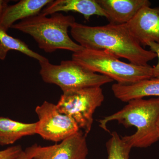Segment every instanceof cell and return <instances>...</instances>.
<instances>
[{"mask_svg": "<svg viewBox=\"0 0 159 159\" xmlns=\"http://www.w3.org/2000/svg\"><path fill=\"white\" fill-rule=\"evenodd\" d=\"M70 32L73 39L84 48L105 50L136 65H147L157 57L155 53L143 48L126 24L89 26L75 22L70 27Z\"/></svg>", "mask_w": 159, "mask_h": 159, "instance_id": "cell-1", "label": "cell"}, {"mask_svg": "<svg viewBox=\"0 0 159 159\" xmlns=\"http://www.w3.org/2000/svg\"><path fill=\"white\" fill-rule=\"evenodd\" d=\"M120 111L104 117L99 121V126L108 131L107 124L117 121L125 127L136 128L134 134L122 137L132 148H146L159 140L157 122L159 115V97L149 99L139 98L127 102Z\"/></svg>", "mask_w": 159, "mask_h": 159, "instance_id": "cell-2", "label": "cell"}, {"mask_svg": "<svg viewBox=\"0 0 159 159\" xmlns=\"http://www.w3.org/2000/svg\"><path fill=\"white\" fill-rule=\"evenodd\" d=\"M75 22L73 16L60 12L49 17L40 13L15 24L11 28L31 35L39 48L47 53L59 49L76 53L84 48L69 36L68 29Z\"/></svg>", "mask_w": 159, "mask_h": 159, "instance_id": "cell-3", "label": "cell"}, {"mask_svg": "<svg viewBox=\"0 0 159 159\" xmlns=\"http://www.w3.org/2000/svg\"><path fill=\"white\" fill-rule=\"evenodd\" d=\"M72 60L87 70L109 77L119 84H130L152 78V67L123 62L105 50L84 48L73 53Z\"/></svg>", "mask_w": 159, "mask_h": 159, "instance_id": "cell-4", "label": "cell"}, {"mask_svg": "<svg viewBox=\"0 0 159 159\" xmlns=\"http://www.w3.org/2000/svg\"><path fill=\"white\" fill-rule=\"evenodd\" d=\"M39 74L47 83L56 84L63 92L85 88L100 87L114 81L109 77L87 70L72 60L62 61L59 65L49 60L40 62Z\"/></svg>", "mask_w": 159, "mask_h": 159, "instance_id": "cell-5", "label": "cell"}, {"mask_svg": "<svg viewBox=\"0 0 159 159\" xmlns=\"http://www.w3.org/2000/svg\"><path fill=\"white\" fill-rule=\"evenodd\" d=\"M104 99L100 87L85 88L63 92L56 106L61 113L74 119L87 135L92 129L94 112Z\"/></svg>", "mask_w": 159, "mask_h": 159, "instance_id": "cell-6", "label": "cell"}, {"mask_svg": "<svg viewBox=\"0 0 159 159\" xmlns=\"http://www.w3.org/2000/svg\"><path fill=\"white\" fill-rule=\"evenodd\" d=\"M35 111L39 119L36 134L45 140L61 142L80 131L74 119L61 113L56 104L45 101Z\"/></svg>", "mask_w": 159, "mask_h": 159, "instance_id": "cell-7", "label": "cell"}, {"mask_svg": "<svg viewBox=\"0 0 159 159\" xmlns=\"http://www.w3.org/2000/svg\"><path fill=\"white\" fill-rule=\"evenodd\" d=\"M86 136L80 130L60 144L44 147L34 144L25 151L32 159H87L89 149Z\"/></svg>", "mask_w": 159, "mask_h": 159, "instance_id": "cell-8", "label": "cell"}, {"mask_svg": "<svg viewBox=\"0 0 159 159\" xmlns=\"http://www.w3.org/2000/svg\"><path fill=\"white\" fill-rule=\"evenodd\" d=\"M126 25L142 46L149 42L159 44V7H143Z\"/></svg>", "mask_w": 159, "mask_h": 159, "instance_id": "cell-9", "label": "cell"}, {"mask_svg": "<svg viewBox=\"0 0 159 159\" xmlns=\"http://www.w3.org/2000/svg\"><path fill=\"white\" fill-rule=\"evenodd\" d=\"M106 14L110 24L125 25L145 6H151L148 0H97Z\"/></svg>", "mask_w": 159, "mask_h": 159, "instance_id": "cell-10", "label": "cell"}, {"mask_svg": "<svg viewBox=\"0 0 159 159\" xmlns=\"http://www.w3.org/2000/svg\"><path fill=\"white\" fill-rule=\"evenodd\" d=\"M52 0H21L8 6L0 17V29L7 32L14 23L39 14Z\"/></svg>", "mask_w": 159, "mask_h": 159, "instance_id": "cell-11", "label": "cell"}, {"mask_svg": "<svg viewBox=\"0 0 159 159\" xmlns=\"http://www.w3.org/2000/svg\"><path fill=\"white\" fill-rule=\"evenodd\" d=\"M74 11L82 14L89 20L93 15L106 18L105 11L97 0H56L52 1L41 11L45 16L61 11Z\"/></svg>", "mask_w": 159, "mask_h": 159, "instance_id": "cell-12", "label": "cell"}, {"mask_svg": "<svg viewBox=\"0 0 159 159\" xmlns=\"http://www.w3.org/2000/svg\"><path fill=\"white\" fill-rule=\"evenodd\" d=\"M111 89L115 97L122 102L147 97H159V78L152 77L130 84H114Z\"/></svg>", "mask_w": 159, "mask_h": 159, "instance_id": "cell-13", "label": "cell"}, {"mask_svg": "<svg viewBox=\"0 0 159 159\" xmlns=\"http://www.w3.org/2000/svg\"><path fill=\"white\" fill-rule=\"evenodd\" d=\"M36 123H25L0 117V145L13 144L23 137L36 134Z\"/></svg>", "mask_w": 159, "mask_h": 159, "instance_id": "cell-14", "label": "cell"}, {"mask_svg": "<svg viewBox=\"0 0 159 159\" xmlns=\"http://www.w3.org/2000/svg\"><path fill=\"white\" fill-rule=\"evenodd\" d=\"M0 43L7 51L14 50L19 51L29 57L37 60L39 63L48 60L46 57L31 50L22 41L10 36L7 34V32L1 29Z\"/></svg>", "mask_w": 159, "mask_h": 159, "instance_id": "cell-15", "label": "cell"}, {"mask_svg": "<svg viewBox=\"0 0 159 159\" xmlns=\"http://www.w3.org/2000/svg\"><path fill=\"white\" fill-rule=\"evenodd\" d=\"M106 145L108 153L107 159H129L132 147L116 132L112 133Z\"/></svg>", "mask_w": 159, "mask_h": 159, "instance_id": "cell-16", "label": "cell"}, {"mask_svg": "<svg viewBox=\"0 0 159 159\" xmlns=\"http://www.w3.org/2000/svg\"><path fill=\"white\" fill-rule=\"evenodd\" d=\"M22 151L21 146L19 145L0 150V159H15Z\"/></svg>", "mask_w": 159, "mask_h": 159, "instance_id": "cell-17", "label": "cell"}, {"mask_svg": "<svg viewBox=\"0 0 159 159\" xmlns=\"http://www.w3.org/2000/svg\"><path fill=\"white\" fill-rule=\"evenodd\" d=\"M147 46L150 48V51L157 54L158 58V61L157 65L152 67V77L159 78V44L154 42H149Z\"/></svg>", "mask_w": 159, "mask_h": 159, "instance_id": "cell-18", "label": "cell"}, {"mask_svg": "<svg viewBox=\"0 0 159 159\" xmlns=\"http://www.w3.org/2000/svg\"><path fill=\"white\" fill-rule=\"evenodd\" d=\"M8 51L0 43V59L3 60L6 59Z\"/></svg>", "mask_w": 159, "mask_h": 159, "instance_id": "cell-19", "label": "cell"}, {"mask_svg": "<svg viewBox=\"0 0 159 159\" xmlns=\"http://www.w3.org/2000/svg\"><path fill=\"white\" fill-rule=\"evenodd\" d=\"M9 1L0 0V17L2 14L3 11L8 6V3Z\"/></svg>", "mask_w": 159, "mask_h": 159, "instance_id": "cell-20", "label": "cell"}, {"mask_svg": "<svg viewBox=\"0 0 159 159\" xmlns=\"http://www.w3.org/2000/svg\"><path fill=\"white\" fill-rule=\"evenodd\" d=\"M15 159H32L25 152L22 151Z\"/></svg>", "mask_w": 159, "mask_h": 159, "instance_id": "cell-21", "label": "cell"}, {"mask_svg": "<svg viewBox=\"0 0 159 159\" xmlns=\"http://www.w3.org/2000/svg\"><path fill=\"white\" fill-rule=\"evenodd\" d=\"M157 130L158 134L159 136V115L158 117L157 120Z\"/></svg>", "mask_w": 159, "mask_h": 159, "instance_id": "cell-22", "label": "cell"}]
</instances>
